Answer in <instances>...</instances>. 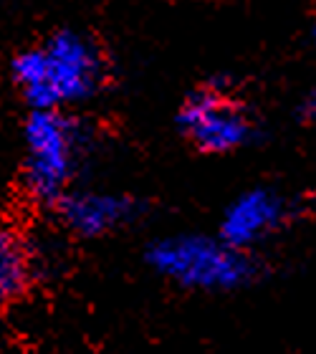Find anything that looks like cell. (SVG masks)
<instances>
[{"label": "cell", "instance_id": "7", "mask_svg": "<svg viewBox=\"0 0 316 354\" xmlns=\"http://www.w3.org/2000/svg\"><path fill=\"white\" fill-rule=\"evenodd\" d=\"M28 286V256L15 233L0 228V304L18 299Z\"/></svg>", "mask_w": 316, "mask_h": 354}, {"label": "cell", "instance_id": "4", "mask_svg": "<svg viewBox=\"0 0 316 354\" xmlns=\"http://www.w3.org/2000/svg\"><path fill=\"white\" fill-rule=\"evenodd\" d=\"M177 124L203 152H230L250 137V119L241 104L215 88L187 96L177 114Z\"/></svg>", "mask_w": 316, "mask_h": 354}, {"label": "cell", "instance_id": "8", "mask_svg": "<svg viewBox=\"0 0 316 354\" xmlns=\"http://www.w3.org/2000/svg\"><path fill=\"white\" fill-rule=\"evenodd\" d=\"M309 114H311V119L316 122V94H314V99H311V106H309Z\"/></svg>", "mask_w": 316, "mask_h": 354}, {"label": "cell", "instance_id": "5", "mask_svg": "<svg viewBox=\"0 0 316 354\" xmlns=\"http://www.w3.org/2000/svg\"><path fill=\"white\" fill-rule=\"evenodd\" d=\"M286 218V205L273 190H250L225 210L221 241L243 251L279 228Z\"/></svg>", "mask_w": 316, "mask_h": 354}, {"label": "cell", "instance_id": "9", "mask_svg": "<svg viewBox=\"0 0 316 354\" xmlns=\"http://www.w3.org/2000/svg\"><path fill=\"white\" fill-rule=\"evenodd\" d=\"M314 41H316V28H314Z\"/></svg>", "mask_w": 316, "mask_h": 354}, {"label": "cell", "instance_id": "6", "mask_svg": "<svg viewBox=\"0 0 316 354\" xmlns=\"http://www.w3.org/2000/svg\"><path fill=\"white\" fill-rule=\"evenodd\" d=\"M59 213L74 233L94 238L132 221L137 205L134 200L109 192H68L59 200Z\"/></svg>", "mask_w": 316, "mask_h": 354}, {"label": "cell", "instance_id": "2", "mask_svg": "<svg viewBox=\"0 0 316 354\" xmlns=\"http://www.w3.org/2000/svg\"><path fill=\"white\" fill-rule=\"evenodd\" d=\"M147 261L165 279L203 291H228L256 276V263L245 253L207 236L162 238L147 251Z\"/></svg>", "mask_w": 316, "mask_h": 354}, {"label": "cell", "instance_id": "3", "mask_svg": "<svg viewBox=\"0 0 316 354\" xmlns=\"http://www.w3.org/2000/svg\"><path fill=\"white\" fill-rule=\"evenodd\" d=\"M84 132L74 119L59 109L33 111L26 122V170L23 180L36 200L59 203L66 195V185L74 175Z\"/></svg>", "mask_w": 316, "mask_h": 354}, {"label": "cell", "instance_id": "1", "mask_svg": "<svg viewBox=\"0 0 316 354\" xmlns=\"http://www.w3.org/2000/svg\"><path fill=\"white\" fill-rule=\"evenodd\" d=\"M10 74L33 111H51L91 99L104 79V64L86 36L61 30L44 46L18 53Z\"/></svg>", "mask_w": 316, "mask_h": 354}]
</instances>
